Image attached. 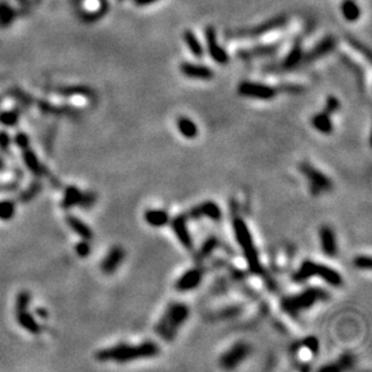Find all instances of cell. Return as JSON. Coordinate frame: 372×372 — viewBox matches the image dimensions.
<instances>
[{
	"instance_id": "7",
	"label": "cell",
	"mask_w": 372,
	"mask_h": 372,
	"mask_svg": "<svg viewBox=\"0 0 372 372\" xmlns=\"http://www.w3.org/2000/svg\"><path fill=\"white\" fill-rule=\"evenodd\" d=\"M251 352L252 349L247 342H235L220 357V366L224 370H234L250 357Z\"/></svg>"
},
{
	"instance_id": "9",
	"label": "cell",
	"mask_w": 372,
	"mask_h": 372,
	"mask_svg": "<svg viewBox=\"0 0 372 372\" xmlns=\"http://www.w3.org/2000/svg\"><path fill=\"white\" fill-rule=\"evenodd\" d=\"M97 201V195L94 193H82L77 187L70 185L65 189V194L61 201V207L68 210L73 206H81L84 208L92 207Z\"/></svg>"
},
{
	"instance_id": "26",
	"label": "cell",
	"mask_w": 372,
	"mask_h": 372,
	"mask_svg": "<svg viewBox=\"0 0 372 372\" xmlns=\"http://www.w3.org/2000/svg\"><path fill=\"white\" fill-rule=\"evenodd\" d=\"M183 39L188 50L192 52V54H193L195 58H199V59H200V58L204 57V47H202L200 41H199L197 35H195L193 32L185 30L183 33Z\"/></svg>"
},
{
	"instance_id": "25",
	"label": "cell",
	"mask_w": 372,
	"mask_h": 372,
	"mask_svg": "<svg viewBox=\"0 0 372 372\" xmlns=\"http://www.w3.org/2000/svg\"><path fill=\"white\" fill-rule=\"evenodd\" d=\"M341 14L347 22H357L360 18L361 11L354 0H344L341 4Z\"/></svg>"
},
{
	"instance_id": "35",
	"label": "cell",
	"mask_w": 372,
	"mask_h": 372,
	"mask_svg": "<svg viewBox=\"0 0 372 372\" xmlns=\"http://www.w3.org/2000/svg\"><path fill=\"white\" fill-rule=\"evenodd\" d=\"M18 120V113L16 111H8V112L0 113V123L4 126L12 127L17 124Z\"/></svg>"
},
{
	"instance_id": "1",
	"label": "cell",
	"mask_w": 372,
	"mask_h": 372,
	"mask_svg": "<svg viewBox=\"0 0 372 372\" xmlns=\"http://www.w3.org/2000/svg\"><path fill=\"white\" fill-rule=\"evenodd\" d=\"M161 353L158 345L153 341H145L139 345L119 344L97 352L96 359L99 361H116L118 364H126L129 361L152 359Z\"/></svg>"
},
{
	"instance_id": "8",
	"label": "cell",
	"mask_w": 372,
	"mask_h": 372,
	"mask_svg": "<svg viewBox=\"0 0 372 372\" xmlns=\"http://www.w3.org/2000/svg\"><path fill=\"white\" fill-rule=\"evenodd\" d=\"M237 93L243 98L257 100H272L277 97V90L267 84L243 81L237 87Z\"/></svg>"
},
{
	"instance_id": "6",
	"label": "cell",
	"mask_w": 372,
	"mask_h": 372,
	"mask_svg": "<svg viewBox=\"0 0 372 372\" xmlns=\"http://www.w3.org/2000/svg\"><path fill=\"white\" fill-rule=\"evenodd\" d=\"M299 171L301 172V175L307 181L309 193L313 197H319V195L330 193L332 188H334L331 178L319 170L318 168L309 164V163H301L299 166Z\"/></svg>"
},
{
	"instance_id": "33",
	"label": "cell",
	"mask_w": 372,
	"mask_h": 372,
	"mask_svg": "<svg viewBox=\"0 0 372 372\" xmlns=\"http://www.w3.org/2000/svg\"><path fill=\"white\" fill-rule=\"evenodd\" d=\"M354 266L359 270H371L372 267V259L370 256H364V254H360V256H357L353 260Z\"/></svg>"
},
{
	"instance_id": "27",
	"label": "cell",
	"mask_w": 372,
	"mask_h": 372,
	"mask_svg": "<svg viewBox=\"0 0 372 372\" xmlns=\"http://www.w3.org/2000/svg\"><path fill=\"white\" fill-rule=\"evenodd\" d=\"M354 357L352 354H344L341 355L335 363H331L326 366H323L321 370L322 371H342V370H348V368H352L354 366Z\"/></svg>"
},
{
	"instance_id": "12",
	"label": "cell",
	"mask_w": 372,
	"mask_h": 372,
	"mask_svg": "<svg viewBox=\"0 0 372 372\" xmlns=\"http://www.w3.org/2000/svg\"><path fill=\"white\" fill-rule=\"evenodd\" d=\"M205 40H206L208 54H210L212 59L221 65L229 63V55H228L224 48L220 45V42L217 40L216 30L211 25H208L205 29Z\"/></svg>"
},
{
	"instance_id": "41",
	"label": "cell",
	"mask_w": 372,
	"mask_h": 372,
	"mask_svg": "<svg viewBox=\"0 0 372 372\" xmlns=\"http://www.w3.org/2000/svg\"><path fill=\"white\" fill-rule=\"evenodd\" d=\"M35 315H37L38 317L42 318V319H47L48 318V312L42 307H38L37 309H35Z\"/></svg>"
},
{
	"instance_id": "23",
	"label": "cell",
	"mask_w": 372,
	"mask_h": 372,
	"mask_svg": "<svg viewBox=\"0 0 372 372\" xmlns=\"http://www.w3.org/2000/svg\"><path fill=\"white\" fill-rule=\"evenodd\" d=\"M286 23H287V18L286 17L272 18V19H270V21L265 22V23L258 25V27L253 28V29H251V30L248 32V35H250V37H258V35H264V34H266V33L272 32L277 28L282 27V25H285Z\"/></svg>"
},
{
	"instance_id": "21",
	"label": "cell",
	"mask_w": 372,
	"mask_h": 372,
	"mask_svg": "<svg viewBox=\"0 0 372 372\" xmlns=\"http://www.w3.org/2000/svg\"><path fill=\"white\" fill-rule=\"evenodd\" d=\"M143 218H145L146 223L153 228L165 227L170 222V216L165 210H151L149 208L145 212Z\"/></svg>"
},
{
	"instance_id": "43",
	"label": "cell",
	"mask_w": 372,
	"mask_h": 372,
	"mask_svg": "<svg viewBox=\"0 0 372 372\" xmlns=\"http://www.w3.org/2000/svg\"><path fill=\"white\" fill-rule=\"evenodd\" d=\"M5 168V164H4V162H3L2 161V158H0V171H2L3 170V169H4Z\"/></svg>"
},
{
	"instance_id": "10",
	"label": "cell",
	"mask_w": 372,
	"mask_h": 372,
	"mask_svg": "<svg viewBox=\"0 0 372 372\" xmlns=\"http://www.w3.org/2000/svg\"><path fill=\"white\" fill-rule=\"evenodd\" d=\"M184 214L187 216L188 221H197V220H202V218H206V220H211L213 222L221 221L222 218V208L217 202L207 200L202 201L200 204L195 205V206L191 207L187 212H184Z\"/></svg>"
},
{
	"instance_id": "30",
	"label": "cell",
	"mask_w": 372,
	"mask_h": 372,
	"mask_svg": "<svg viewBox=\"0 0 372 372\" xmlns=\"http://www.w3.org/2000/svg\"><path fill=\"white\" fill-rule=\"evenodd\" d=\"M16 212V205L14 201L5 200L0 201V220L9 221L14 217Z\"/></svg>"
},
{
	"instance_id": "16",
	"label": "cell",
	"mask_w": 372,
	"mask_h": 372,
	"mask_svg": "<svg viewBox=\"0 0 372 372\" xmlns=\"http://www.w3.org/2000/svg\"><path fill=\"white\" fill-rule=\"evenodd\" d=\"M179 70L185 77L193 78V80L207 81L214 76L213 70L210 69V68L205 67V65L189 63V61H183L179 65Z\"/></svg>"
},
{
	"instance_id": "31",
	"label": "cell",
	"mask_w": 372,
	"mask_h": 372,
	"mask_svg": "<svg viewBox=\"0 0 372 372\" xmlns=\"http://www.w3.org/2000/svg\"><path fill=\"white\" fill-rule=\"evenodd\" d=\"M41 188H42V185H41L40 182H39V181L33 182V183L28 187V189H25L23 193L19 195V200H21L22 202L30 201L33 198L37 197L39 192L41 191Z\"/></svg>"
},
{
	"instance_id": "22",
	"label": "cell",
	"mask_w": 372,
	"mask_h": 372,
	"mask_svg": "<svg viewBox=\"0 0 372 372\" xmlns=\"http://www.w3.org/2000/svg\"><path fill=\"white\" fill-rule=\"evenodd\" d=\"M67 223L69 227L73 229L77 235H80L83 240H92L94 237V233L92 231L88 225L84 223L83 221H81L80 218L76 216H73V214H68L67 216Z\"/></svg>"
},
{
	"instance_id": "36",
	"label": "cell",
	"mask_w": 372,
	"mask_h": 372,
	"mask_svg": "<svg viewBox=\"0 0 372 372\" xmlns=\"http://www.w3.org/2000/svg\"><path fill=\"white\" fill-rule=\"evenodd\" d=\"M29 302H30V293L21 292L17 296V300H16V311L27 309Z\"/></svg>"
},
{
	"instance_id": "17",
	"label": "cell",
	"mask_w": 372,
	"mask_h": 372,
	"mask_svg": "<svg viewBox=\"0 0 372 372\" xmlns=\"http://www.w3.org/2000/svg\"><path fill=\"white\" fill-rule=\"evenodd\" d=\"M22 156H23L24 164L27 165V168L30 170L33 174L38 177H44V176L48 175L47 168L45 165H42L40 161L38 159L37 154L32 151L30 148H24L22 149Z\"/></svg>"
},
{
	"instance_id": "24",
	"label": "cell",
	"mask_w": 372,
	"mask_h": 372,
	"mask_svg": "<svg viewBox=\"0 0 372 372\" xmlns=\"http://www.w3.org/2000/svg\"><path fill=\"white\" fill-rule=\"evenodd\" d=\"M334 46H335L334 39L330 38V37L326 38V39H324V40H322L321 42H319V44L315 48H312V50L309 51L307 54H306V57L303 55V60H305V59L306 60L317 59V58L326 54L328 52H330Z\"/></svg>"
},
{
	"instance_id": "40",
	"label": "cell",
	"mask_w": 372,
	"mask_h": 372,
	"mask_svg": "<svg viewBox=\"0 0 372 372\" xmlns=\"http://www.w3.org/2000/svg\"><path fill=\"white\" fill-rule=\"evenodd\" d=\"M15 142H16V145H17L21 149H24V148L29 147V138H28L27 134L18 133L17 135H16V138H15Z\"/></svg>"
},
{
	"instance_id": "2",
	"label": "cell",
	"mask_w": 372,
	"mask_h": 372,
	"mask_svg": "<svg viewBox=\"0 0 372 372\" xmlns=\"http://www.w3.org/2000/svg\"><path fill=\"white\" fill-rule=\"evenodd\" d=\"M191 316L188 305L182 301H172L166 306L165 311L154 325L158 337L165 342H172L177 337L179 330Z\"/></svg>"
},
{
	"instance_id": "34",
	"label": "cell",
	"mask_w": 372,
	"mask_h": 372,
	"mask_svg": "<svg viewBox=\"0 0 372 372\" xmlns=\"http://www.w3.org/2000/svg\"><path fill=\"white\" fill-rule=\"evenodd\" d=\"M340 107H341V104H340V100H338L337 98L334 96H330V97L326 98L325 107H324V111L326 113H329L330 116L335 115V113L340 110Z\"/></svg>"
},
{
	"instance_id": "28",
	"label": "cell",
	"mask_w": 372,
	"mask_h": 372,
	"mask_svg": "<svg viewBox=\"0 0 372 372\" xmlns=\"http://www.w3.org/2000/svg\"><path fill=\"white\" fill-rule=\"evenodd\" d=\"M303 59V52L301 50L300 45H296L290 50V52L287 54V57L283 60V68L286 69H293L298 65L300 61Z\"/></svg>"
},
{
	"instance_id": "38",
	"label": "cell",
	"mask_w": 372,
	"mask_h": 372,
	"mask_svg": "<svg viewBox=\"0 0 372 372\" xmlns=\"http://www.w3.org/2000/svg\"><path fill=\"white\" fill-rule=\"evenodd\" d=\"M75 251H76V253L81 258H86L89 256V253H90V246H89V243H88L87 240H82L81 242H78L76 244Z\"/></svg>"
},
{
	"instance_id": "18",
	"label": "cell",
	"mask_w": 372,
	"mask_h": 372,
	"mask_svg": "<svg viewBox=\"0 0 372 372\" xmlns=\"http://www.w3.org/2000/svg\"><path fill=\"white\" fill-rule=\"evenodd\" d=\"M311 126L313 127V129H316L323 135H330L334 132V124L331 122V116L326 113L324 110L312 116Z\"/></svg>"
},
{
	"instance_id": "29",
	"label": "cell",
	"mask_w": 372,
	"mask_h": 372,
	"mask_svg": "<svg viewBox=\"0 0 372 372\" xmlns=\"http://www.w3.org/2000/svg\"><path fill=\"white\" fill-rule=\"evenodd\" d=\"M218 247V239L214 236H210L205 240V242L201 244L200 251L198 252V260H202V259H206L211 256L212 253L214 252V250Z\"/></svg>"
},
{
	"instance_id": "15",
	"label": "cell",
	"mask_w": 372,
	"mask_h": 372,
	"mask_svg": "<svg viewBox=\"0 0 372 372\" xmlns=\"http://www.w3.org/2000/svg\"><path fill=\"white\" fill-rule=\"evenodd\" d=\"M124 259H126L124 248L120 246H113L107 252L106 257L104 258V260L100 264L101 271L106 273V275L113 273L120 266V264L124 262Z\"/></svg>"
},
{
	"instance_id": "4",
	"label": "cell",
	"mask_w": 372,
	"mask_h": 372,
	"mask_svg": "<svg viewBox=\"0 0 372 372\" xmlns=\"http://www.w3.org/2000/svg\"><path fill=\"white\" fill-rule=\"evenodd\" d=\"M233 230L236 242L240 244L241 250H242L243 257L246 259L250 271L254 273V275L262 273L263 266L262 263H260L259 253H258V250L253 241V236L251 234L250 229H248L246 222L240 217L234 218Z\"/></svg>"
},
{
	"instance_id": "42",
	"label": "cell",
	"mask_w": 372,
	"mask_h": 372,
	"mask_svg": "<svg viewBox=\"0 0 372 372\" xmlns=\"http://www.w3.org/2000/svg\"><path fill=\"white\" fill-rule=\"evenodd\" d=\"M156 2H158V0H135V3L139 6H146V5L153 4V3H156Z\"/></svg>"
},
{
	"instance_id": "37",
	"label": "cell",
	"mask_w": 372,
	"mask_h": 372,
	"mask_svg": "<svg viewBox=\"0 0 372 372\" xmlns=\"http://www.w3.org/2000/svg\"><path fill=\"white\" fill-rule=\"evenodd\" d=\"M302 346L315 354V353H317V351L319 348V342L317 340V337H315V336H308V337H306L305 340L302 341Z\"/></svg>"
},
{
	"instance_id": "39",
	"label": "cell",
	"mask_w": 372,
	"mask_h": 372,
	"mask_svg": "<svg viewBox=\"0 0 372 372\" xmlns=\"http://www.w3.org/2000/svg\"><path fill=\"white\" fill-rule=\"evenodd\" d=\"M10 145H11V138L4 130H0V149L3 152L10 151Z\"/></svg>"
},
{
	"instance_id": "13",
	"label": "cell",
	"mask_w": 372,
	"mask_h": 372,
	"mask_svg": "<svg viewBox=\"0 0 372 372\" xmlns=\"http://www.w3.org/2000/svg\"><path fill=\"white\" fill-rule=\"evenodd\" d=\"M202 278H204L202 270L199 267H193V269L187 270L178 277L175 283V288L177 292L181 293L191 292V290H194L200 286Z\"/></svg>"
},
{
	"instance_id": "32",
	"label": "cell",
	"mask_w": 372,
	"mask_h": 372,
	"mask_svg": "<svg viewBox=\"0 0 372 372\" xmlns=\"http://www.w3.org/2000/svg\"><path fill=\"white\" fill-rule=\"evenodd\" d=\"M241 311H242V306L230 305V306H228V307L221 309V311L217 313V316L222 319L233 318V317H236V316H239V313H241Z\"/></svg>"
},
{
	"instance_id": "19",
	"label": "cell",
	"mask_w": 372,
	"mask_h": 372,
	"mask_svg": "<svg viewBox=\"0 0 372 372\" xmlns=\"http://www.w3.org/2000/svg\"><path fill=\"white\" fill-rule=\"evenodd\" d=\"M16 317H17V322L22 328L30 332L33 335H38L41 332V325L39 324L37 319L33 315H30L27 309H22V311H16Z\"/></svg>"
},
{
	"instance_id": "3",
	"label": "cell",
	"mask_w": 372,
	"mask_h": 372,
	"mask_svg": "<svg viewBox=\"0 0 372 372\" xmlns=\"http://www.w3.org/2000/svg\"><path fill=\"white\" fill-rule=\"evenodd\" d=\"M330 299V293L319 287H308L301 292L285 296L281 300V308L290 317L296 318L302 312L308 311L316 303Z\"/></svg>"
},
{
	"instance_id": "5",
	"label": "cell",
	"mask_w": 372,
	"mask_h": 372,
	"mask_svg": "<svg viewBox=\"0 0 372 372\" xmlns=\"http://www.w3.org/2000/svg\"><path fill=\"white\" fill-rule=\"evenodd\" d=\"M318 277L332 287H341L344 285V277L337 270L325 265V264L313 262L311 259H306L300 264L299 269L293 275V281L296 283H303L306 281Z\"/></svg>"
},
{
	"instance_id": "14",
	"label": "cell",
	"mask_w": 372,
	"mask_h": 372,
	"mask_svg": "<svg viewBox=\"0 0 372 372\" xmlns=\"http://www.w3.org/2000/svg\"><path fill=\"white\" fill-rule=\"evenodd\" d=\"M319 243L322 252L329 258H336L338 253L337 237L335 230L329 225H322L319 229Z\"/></svg>"
},
{
	"instance_id": "20",
	"label": "cell",
	"mask_w": 372,
	"mask_h": 372,
	"mask_svg": "<svg viewBox=\"0 0 372 372\" xmlns=\"http://www.w3.org/2000/svg\"><path fill=\"white\" fill-rule=\"evenodd\" d=\"M176 128H177L178 133L181 134L182 136L188 140H193L198 136L199 129L198 126L195 124L193 119H191L189 117H178L176 119Z\"/></svg>"
},
{
	"instance_id": "11",
	"label": "cell",
	"mask_w": 372,
	"mask_h": 372,
	"mask_svg": "<svg viewBox=\"0 0 372 372\" xmlns=\"http://www.w3.org/2000/svg\"><path fill=\"white\" fill-rule=\"evenodd\" d=\"M188 218L184 213L177 214V216L170 220V227L172 231H174L176 239L178 240V242L183 246L187 251L193 250V239H192L191 231H189L188 228Z\"/></svg>"
}]
</instances>
